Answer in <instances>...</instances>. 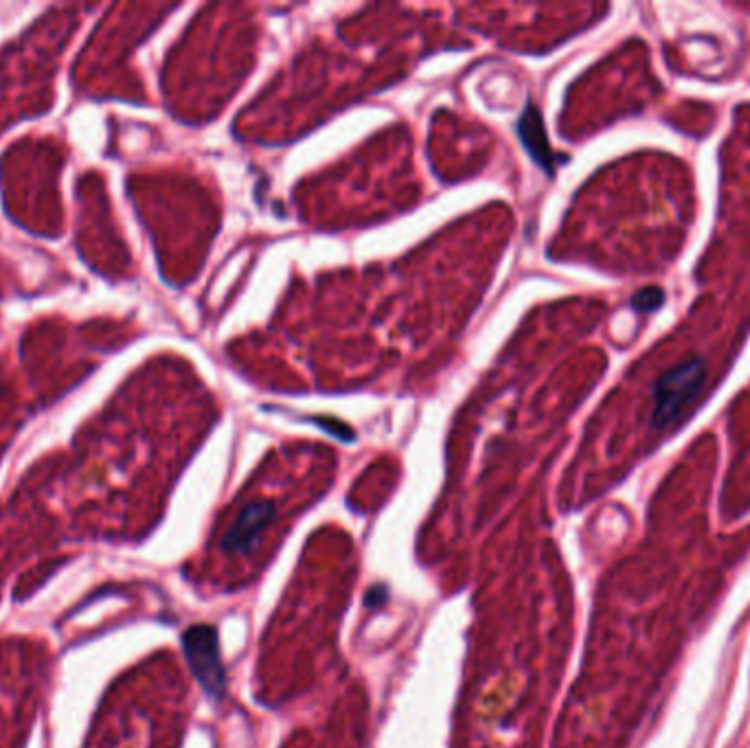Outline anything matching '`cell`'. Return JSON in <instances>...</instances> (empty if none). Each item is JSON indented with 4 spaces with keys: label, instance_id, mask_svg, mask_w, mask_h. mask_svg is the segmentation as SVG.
<instances>
[{
    "label": "cell",
    "instance_id": "8992f818",
    "mask_svg": "<svg viewBox=\"0 0 750 748\" xmlns=\"http://www.w3.org/2000/svg\"><path fill=\"white\" fill-rule=\"evenodd\" d=\"M386 602V591H382V588H375V591L367 597V604L369 606H382Z\"/></svg>",
    "mask_w": 750,
    "mask_h": 748
},
{
    "label": "cell",
    "instance_id": "5b68a950",
    "mask_svg": "<svg viewBox=\"0 0 750 748\" xmlns=\"http://www.w3.org/2000/svg\"><path fill=\"white\" fill-rule=\"evenodd\" d=\"M665 297L661 288H643L632 297V308L636 312H654L663 305Z\"/></svg>",
    "mask_w": 750,
    "mask_h": 748
},
{
    "label": "cell",
    "instance_id": "7a4b0ae2",
    "mask_svg": "<svg viewBox=\"0 0 750 748\" xmlns=\"http://www.w3.org/2000/svg\"><path fill=\"white\" fill-rule=\"evenodd\" d=\"M183 648L193 676L202 689L213 698H222L226 691V672L220 659L218 634L211 626H193L185 632Z\"/></svg>",
    "mask_w": 750,
    "mask_h": 748
},
{
    "label": "cell",
    "instance_id": "3957f363",
    "mask_svg": "<svg viewBox=\"0 0 750 748\" xmlns=\"http://www.w3.org/2000/svg\"><path fill=\"white\" fill-rule=\"evenodd\" d=\"M275 516V505L270 501H253L248 503L240 514H237L233 527L226 531L222 540V549L226 553H250L255 549L264 529L270 525Z\"/></svg>",
    "mask_w": 750,
    "mask_h": 748
},
{
    "label": "cell",
    "instance_id": "277c9868",
    "mask_svg": "<svg viewBox=\"0 0 750 748\" xmlns=\"http://www.w3.org/2000/svg\"><path fill=\"white\" fill-rule=\"evenodd\" d=\"M516 132L520 136L522 147L529 152L533 161H536L549 176H553L555 165H558V161H562V158L555 156V152L551 150L542 115L533 101H527L525 110H522V115L516 123Z\"/></svg>",
    "mask_w": 750,
    "mask_h": 748
},
{
    "label": "cell",
    "instance_id": "6da1fadb",
    "mask_svg": "<svg viewBox=\"0 0 750 748\" xmlns=\"http://www.w3.org/2000/svg\"><path fill=\"white\" fill-rule=\"evenodd\" d=\"M707 369L700 358H689L678 367L667 371L654 384V413L652 426L665 430L676 424L687 408L698 400Z\"/></svg>",
    "mask_w": 750,
    "mask_h": 748
}]
</instances>
